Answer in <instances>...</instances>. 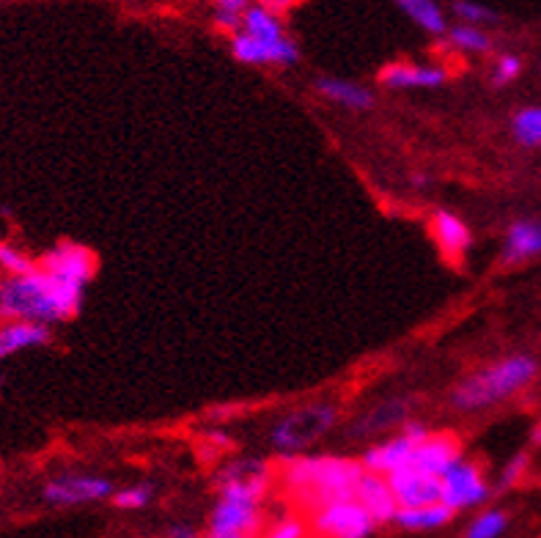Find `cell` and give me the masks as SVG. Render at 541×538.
<instances>
[{"label":"cell","instance_id":"obj_1","mask_svg":"<svg viewBox=\"0 0 541 538\" xmlns=\"http://www.w3.org/2000/svg\"><path fill=\"white\" fill-rule=\"evenodd\" d=\"M275 486V467L261 456H242L215 475L217 500L201 538H256L261 506Z\"/></svg>","mask_w":541,"mask_h":538},{"label":"cell","instance_id":"obj_2","mask_svg":"<svg viewBox=\"0 0 541 538\" xmlns=\"http://www.w3.org/2000/svg\"><path fill=\"white\" fill-rule=\"evenodd\" d=\"M366 467L360 459L330 456V453H303L286 456L275 470L283 492L297 503V511L311 514L316 508L338 500H352L358 492Z\"/></svg>","mask_w":541,"mask_h":538},{"label":"cell","instance_id":"obj_3","mask_svg":"<svg viewBox=\"0 0 541 538\" xmlns=\"http://www.w3.org/2000/svg\"><path fill=\"white\" fill-rule=\"evenodd\" d=\"M86 289L53 278L36 267L28 275H0V322H31L53 327L75 319Z\"/></svg>","mask_w":541,"mask_h":538},{"label":"cell","instance_id":"obj_4","mask_svg":"<svg viewBox=\"0 0 541 538\" xmlns=\"http://www.w3.org/2000/svg\"><path fill=\"white\" fill-rule=\"evenodd\" d=\"M539 371V360L528 352L506 355L462 379L451 390L448 401L456 412H481V409L498 407L500 401L514 399L517 393L531 388Z\"/></svg>","mask_w":541,"mask_h":538},{"label":"cell","instance_id":"obj_5","mask_svg":"<svg viewBox=\"0 0 541 538\" xmlns=\"http://www.w3.org/2000/svg\"><path fill=\"white\" fill-rule=\"evenodd\" d=\"M338 407L333 401H311L289 409L270 426V445L286 456H303L336 429Z\"/></svg>","mask_w":541,"mask_h":538},{"label":"cell","instance_id":"obj_6","mask_svg":"<svg viewBox=\"0 0 541 538\" xmlns=\"http://www.w3.org/2000/svg\"><path fill=\"white\" fill-rule=\"evenodd\" d=\"M432 434V429L421 423V420H407L393 437H385L382 442H374L371 448H366V453L360 456V462L366 467V473H377V475H393L410 467L412 456L418 451L426 437Z\"/></svg>","mask_w":541,"mask_h":538},{"label":"cell","instance_id":"obj_7","mask_svg":"<svg viewBox=\"0 0 541 538\" xmlns=\"http://www.w3.org/2000/svg\"><path fill=\"white\" fill-rule=\"evenodd\" d=\"M440 489H443V506L451 511H467V508L484 506L492 497V484L487 481L484 467L473 459H456L443 475H440Z\"/></svg>","mask_w":541,"mask_h":538},{"label":"cell","instance_id":"obj_8","mask_svg":"<svg viewBox=\"0 0 541 538\" xmlns=\"http://www.w3.org/2000/svg\"><path fill=\"white\" fill-rule=\"evenodd\" d=\"M305 517L314 538H371V533L377 530V522L355 497L316 508Z\"/></svg>","mask_w":541,"mask_h":538},{"label":"cell","instance_id":"obj_9","mask_svg":"<svg viewBox=\"0 0 541 538\" xmlns=\"http://www.w3.org/2000/svg\"><path fill=\"white\" fill-rule=\"evenodd\" d=\"M116 495V486L105 475L64 473L50 478L42 489L44 503L55 508H75L88 503H102Z\"/></svg>","mask_w":541,"mask_h":538},{"label":"cell","instance_id":"obj_10","mask_svg":"<svg viewBox=\"0 0 541 538\" xmlns=\"http://www.w3.org/2000/svg\"><path fill=\"white\" fill-rule=\"evenodd\" d=\"M39 267L44 272H50L53 278L88 289V283L94 280L97 272V256L86 248V245H77V242H58L53 250H47Z\"/></svg>","mask_w":541,"mask_h":538},{"label":"cell","instance_id":"obj_11","mask_svg":"<svg viewBox=\"0 0 541 538\" xmlns=\"http://www.w3.org/2000/svg\"><path fill=\"white\" fill-rule=\"evenodd\" d=\"M231 55L250 66H292L300 61V50L289 36L281 42H259L242 31L231 36Z\"/></svg>","mask_w":541,"mask_h":538},{"label":"cell","instance_id":"obj_12","mask_svg":"<svg viewBox=\"0 0 541 538\" xmlns=\"http://www.w3.org/2000/svg\"><path fill=\"white\" fill-rule=\"evenodd\" d=\"M388 484L399 508H421L443 503L440 478H437V475L421 473V470H415V467H404L399 473L388 475Z\"/></svg>","mask_w":541,"mask_h":538},{"label":"cell","instance_id":"obj_13","mask_svg":"<svg viewBox=\"0 0 541 538\" xmlns=\"http://www.w3.org/2000/svg\"><path fill=\"white\" fill-rule=\"evenodd\" d=\"M462 456H465V453H462V442H459L456 434H451V431H432V434L418 445L410 467L440 478V475H443L456 459H462Z\"/></svg>","mask_w":541,"mask_h":538},{"label":"cell","instance_id":"obj_14","mask_svg":"<svg viewBox=\"0 0 541 538\" xmlns=\"http://www.w3.org/2000/svg\"><path fill=\"white\" fill-rule=\"evenodd\" d=\"M541 256V220L525 217V220H514L503 239V250H500V261L506 267H517L525 261H533Z\"/></svg>","mask_w":541,"mask_h":538},{"label":"cell","instance_id":"obj_15","mask_svg":"<svg viewBox=\"0 0 541 538\" xmlns=\"http://www.w3.org/2000/svg\"><path fill=\"white\" fill-rule=\"evenodd\" d=\"M355 500L371 514V519L377 522V528L379 525H393V517H396V511H399V503H396V497L390 492V484L385 475L377 473L363 475L358 484V492H355Z\"/></svg>","mask_w":541,"mask_h":538},{"label":"cell","instance_id":"obj_16","mask_svg":"<svg viewBox=\"0 0 541 538\" xmlns=\"http://www.w3.org/2000/svg\"><path fill=\"white\" fill-rule=\"evenodd\" d=\"M443 66L429 64H388L379 72V83L393 91H410V88H440L445 83Z\"/></svg>","mask_w":541,"mask_h":538},{"label":"cell","instance_id":"obj_17","mask_svg":"<svg viewBox=\"0 0 541 538\" xmlns=\"http://www.w3.org/2000/svg\"><path fill=\"white\" fill-rule=\"evenodd\" d=\"M429 231H432L434 242H437V248L443 250L445 259H462L470 245H473V234H470V228L459 215L454 212H434L432 223H429Z\"/></svg>","mask_w":541,"mask_h":538},{"label":"cell","instance_id":"obj_18","mask_svg":"<svg viewBox=\"0 0 541 538\" xmlns=\"http://www.w3.org/2000/svg\"><path fill=\"white\" fill-rule=\"evenodd\" d=\"M50 341V327L31 322H0V363L9 357L44 346Z\"/></svg>","mask_w":541,"mask_h":538},{"label":"cell","instance_id":"obj_19","mask_svg":"<svg viewBox=\"0 0 541 538\" xmlns=\"http://www.w3.org/2000/svg\"><path fill=\"white\" fill-rule=\"evenodd\" d=\"M314 88L327 99L336 102L347 110H371L374 105V94L366 86H358L352 80H341V77H319Z\"/></svg>","mask_w":541,"mask_h":538},{"label":"cell","instance_id":"obj_20","mask_svg":"<svg viewBox=\"0 0 541 538\" xmlns=\"http://www.w3.org/2000/svg\"><path fill=\"white\" fill-rule=\"evenodd\" d=\"M456 514L443 503H434V506H421V508H399L393 525L401 530H410V533H426V530H440L445 528Z\"/></svg>","mask_w":541,"mask_h":538},{"label":"cell","instance_id":"obj_21","mask_svg":"<svg viewBox=\"0 0 541 538\" xmlns=\"http://www.w3.org/2000/svg\"><path fill=\"white\" fill-rule=\"evenodd\" d=\"M410 420V407H407V401H382L374 409H368L366 415L360 418L358 423V434H377V431H388L396 429V426H404Z\"/></svg>","mask_w":541,"mask_h":538},{"label":"cell","instance_id":"obj_22","mask_svg":"<svg viewBox=\"0 0 541 538\" xmlns=\"http://www.w3.org/2000/svg\"><path fill=\"white\" fill-rule=\"evenodd\" d=\"M239 31L250 36V39H259V42H281L286 39V31H283L278 14L261 9L256 3H250L245 14H242V28ZM237 31V33H239Z\"/></svg>","mask_w":541,"mask_h":538},{"label":"cell","instance_id":"obj_23","mask_svg":"<svg viewBox=\"0 0 541 538\" xmlns=\"http://www.w3.org/2000/svg\"><path fill=\"white\" fill-rule=\"evenodd\" d=\"M396 6H399V9L426 33L440 36V33L448 31V22H445L443 9H440L434 0H396Z\"/></svg>","mask_w":541,"mask_h":538},{"label":"cell","instance_id":"obj_24","mask_svg":"<svg viewBox=\"0 0 541 538\" xmlns=\"http://www.w3.org/2000/svg\"><path fill=\"white\" fill-rule=\"evenodd\" d=\"M261 538H314L303 511H286L264 528Z\"/></svg>","mask_w":541,"mask_h":538},{"label":"cell","instance_id":"obj_25","mask_svg":"<svg viewBox=\"0 0 541 538\" xmlns=\"http://www.w3.org/2000/svg\"><path fill=\"white\" fill-rule=\"evenodd\" d=\"M509 511L503 508H487L481 511L465 530V538H500L509 530Z\"/></svg>","mask_w":541,"mask_h":538},{"label":"cell","instance_id":"obj_26","mask_svg":"<svg viewBox=\"0 0 541 538\" xmlns=\"http://www.w3.org/2000/svg\"><path fill=\"white\" fill-rule=\"evenodd\" d=\"M448 39L454 44L456 50H462V53H489L492 50V39H489V33L484 28H476V25H454L451 31H448Z\"/></svg>","mask_w":541,"mask_h":538},{"label":"cell","instance_id":"obj_27","mask_svg":"<svg viewBox=\"0 0 541 538\" xmlns=\"http://www.w3.org/2000/svg\"><path fill=\"white\" fill-rule=\"evenodd\" d=\"M511 132L520 146H541V105L522 108L511 121Z\"/></svg>","mask_w":541,"mask_h":538},{"label":"cell","instance_id":"obj_28","mask_svg":"<svg viewBox=\"0 0 541 538\" xmlns=\"http://www.w3.org/2000/svg\"><path fill=\"white\" fill-rule=\"evenodd\" d=\"M39 267V261L31 259L20 245L0 242V275H28Z\"/></svg>","mask_w":541,"mask_h":538},{"label":"cell","instance_id":"obj_29","mask_svg":"<svg viewBox=\"0 0 541 538\" xmlns=\"http://www.w3.org/2000/svg\"><path fill=\"white\" fill-rule=\"evenodd\" d=\"M154 495L157 492H154L152 484H130L124 486V489H116V495L110 497V500L121 511H141V508L152 506Z\"/></svg>","mask_w":541,"mask_h":538},{"label":"cell","instance_id":"obj_30","mask_svg":"<svg viewBox=\"0 0 541 538\" xmlns=\"http://www.w3.org/2000/svg\"><path fill=\"white\" fill-rule=\"evenodd\" d=\"M250 0H215V25L220 31L237 33L242 28V14Z\"/></svg>","mask_w":541,"mask_h":538},{"label":"cell","instance_id":"obj_31","mask_svg":"<svg viewBox=\"0 0 541 538\" xmlns=\"http://www.w3.org/2000/svg\"><path fill=\"white\" fill-rule=\"evenodd\" d=\"M454 14L462 20V25H476V28L487 25V22L498 20V14H495V11L487 9V6H481V3H476V0H456Z\"/></svg>","mask_w":541,"mask_h":538},{"label":"cell","instance_id":"obj_32","mask_svg":"<svg viewBox=\"0 0 541 538\" xmlns=\"http://www.w3.org/2000/svg\"><path fill=\"white\" fill-rule=\"evenodd\" d=\"M528 467H531V456L528 453H517V456H511L506 467H503V473L498 478V489H514V486L520 484L525 473H528Z\"/></svg>","mask_w":541,"mask_h":538},{"label":"cell","instance_id":"obj_33","mask_svg":"<svg viewBox=\"0 0 541 538\" xmlns=\"http://www.w3.org/2000/svg\"><path fill=\"white\" fill-rule=\"evenodd\" d=\"M522 72V61L517 55H500L495 61V69H492V83L495 86H509L514 83Z\"/></svg>","mask_w":541,"mask_h":538},{"label":"cell","instance_id":"obj_34","mask_svg":"<svg viewBox=\"0 0 541 538\" xmlns=\"http://www.w3.org/2000/svg\"><path fill=\"white\" fill-rule=\"evenodd\" d=\"M294 3H297V0H256V6L272 11V14H281V11L292 9Z\"/></svg>","mask_w":541,"mask_h":538},{"label":"cell","instance_id":"obj_35","mask_svg":"<svg viewBox=\"0 0 541 538\" xmlns=\"http://www.w3.org/2000/svg\"><path fill=\"white\" fill-rule=\"evenodd\" d=\"M206 442L215 445V451H226L228 445H231V437H228L226 431H209V434H206Z\"/></svg>","mask_w":541,"mask_h":538},{"label":"cell","instance_id":"obj_36","mask_svg":"<svg viewBox=\"0 0 541 538\" xmlns=\"http://www.w3.org/2000/svg\"><path fill=\"white\" fill-rule=\"evenodd\" d=\"M165 538H201V536H198V530H195L193 525H184V522H179V525H174V528L168 530V536Z\"/></svg>","mask_w":541,"mask_h":538},{"label":"cell","instance_id":"obj_37","mask_svg":"<svg viewBox=\"0 0 541 538\" xmlns=\"http://www.w3.org/2000/svg\"><path fill=\"white\" fill-rule=\"evenodd\" d=\"M539 538H541V536H539Z\"/></svg>","mask_w":541,"mask_h":538}]
</instances>
